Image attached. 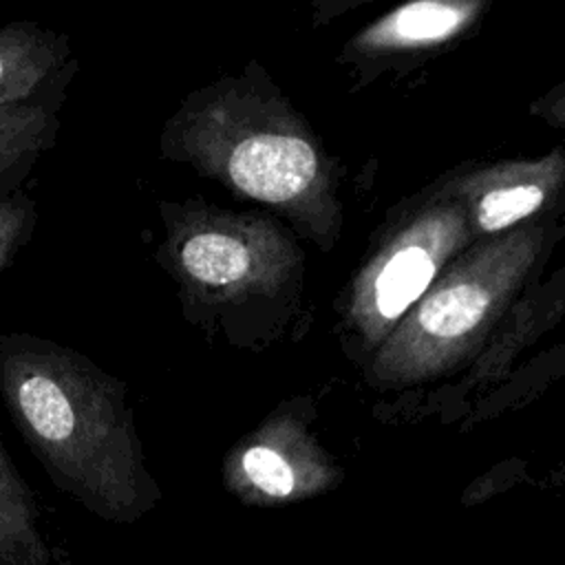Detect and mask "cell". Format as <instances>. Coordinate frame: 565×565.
I'll use <instances>...</instances> for the list:
<instances>
[{"label":"cell","instance_id":"1","mask_svg":"<svg viewBox=\"0 0 565 565\" xmlns=\"http://www.w3.org/2000/svg\"><path fill=\"white\" fill-rule=\"evenodd\" d=\"M157 146L166 161L260 205L320 252L338 245L340 163L256 57L190 90L163 121Z\"/></svg>","mask_w":565,"mask_h":565},{"label":"cell","instance_id":"2","mask_svg":"<svg viewBox=\"0 0 565 565\" xmlns=\"http://www.w3.org/2000/svg\"><path fill=\"white\" fill-rule=\"evenodd\" d=\"M126 393L73 347L0 331V397L15 430L57 490L113 523H135L161 501Z\"/></svg>","mask_w":565,"mask_h":565},{"label":"cell","instance_id":"3","mask_svg":"<svg viewBox=\"0 0 565 565\" xmlns=\"http://www.w3.org/2000/svg\"><path fill=\"white\" fill-rule=\"evenodd\" d=\"M154 263L172 280L181 318L214 344L263 353L305 313L307 258L298 234L265 210L201 196L157 201Z\"/></svg>","mask_w":565,"mask_h":565},{"label":"cell","instance_id":"4","mask_svg":"<svg viewBox=\"0 0 565 565\" xmlns=\"http://www.w3.org/2000/svg\"><path fill=\"white\" fill-rule=\"evenodd\" d=\"M565 234L561 218L472 243L364 364L377 391L408 388L472 366L534 285Z\"/></svg>","mask_w":565,"mask_h":565},{"label":"cell","instance_id":"5","mask_svg":"<svg viewBox=\"0 0 565 565\" xmlns=\"http://www.w3.org/2000/svg\"><path fill=\"white\" fill-rule=\"evenodd\" d=\"M466 210L439 181L395 210L335 298V335L360 369L470 245Z\"/></svg>","mask_w":565,"mask_h":565},{"label":"cell","instance_id":"6","mask_svg":"<svg viewBox=\"0 0 565 565\" xmlns=\"http://www.w3.org/2000/svg\"><path fill=\"white\" fill-rule=\"evenodd\" d=\"M316 415L309 393L274 404L223 455V488L254 508L291 505L338 488L344 470L320 444Z\"/></svg>","mask_w":565,"mask_h":565},{"label":"cell","instance_id":"7","mask_svg":"<svg viewBox=\"0 0 565 565\" xmlns=\"http://www.w3.org/2000/svg\"><path fill=\"white\" fill-rule=\"evenodd\" d=\"M461 201L472 241L565 214V148L534 159L479 163L439 179Z\"/></svg>","mask_w":565,"mask_h":565},{"label":"cell","instance_id":"8","mask_svg":"<svg viewBox=\"0 0 565 565\" xmlns=\"http://www.w3.org/2000/svg\"><path fill=\"white\" fill-rule=\"evenodd\" d=\"M486 0H413L362 26L340 49L338 62L364 84L411 57L435 53L470 33L486 15Z\"/></svg>","mask_w":565,"mask_h":565},{"label":"cell","instance_id":"9","mask_svg":"<svg viewBox=\"0 0 565 565\" xmlns=\"http://www.w3.org/2000/svg\"><path fill=\"white\" fill-rule=\"evenodd\" d=\"M77 71L66 33L35 20L0 26V110L66 88Z\"/></svg>","mask_w":565,"mask_h":565},{"label":"cell","instance_id":"10","mask_svg":"<svg viewBox=\"0 0 565 565\" xmlns=\"http://www.w3.org/2000/svg\"><path fill=\"white\" fill-rule=\"evenodd\" d=\"M565 318V256L539 278L512 309L490 347L470 366L472 382H497L508 375L512 362Z\"/></svg>","mask_w":565,"mask_h":565},{"label":"cell","instance_id":"11","mask_svg":"<svg viewBox=\"0 0 565 565\" xmlns=\"http://www.w3.org/2000/svg\"><path fill=\"white\" fill-rule=\"evenodd\" d=\"M64 90L0 110V196L18 192L42 154L55 146Z\"/></svg>","mask_w":565,"mask_h":565},{"label":"cell","instance_id":"12","mask_svg":"<svg viewBox=\"0 0 565 565\" xmlns=\"http://www.w3.org/2000/svg\"><path fill=\"white\" fill-rule=\"evenodd\" d=\"M0 565H51L26 481L0 444Z\"/></svg>","mask_w":565,"mask_h":565},{"label":"cell","instance_id":"13","mask_svg":"<svg viewBox=\"0 0 565 565\" xmlns=\"http://www.w3.org/2000/svg\"><path fill=\"white\" fill-rule=\"evenodd\" d=\"M38 223L35 201L18 190L0 196V276L11 267L15 256L33 236Z\"/></svg>","mask_w":565,"mask_h":565},{"label":"cell","instance_id":"14","mask_svg":"<svg viewBox=\"0 0 565 565\" xmlns=\"http://www.w3.org/2000/svg\"><path fill=\"white\" fill-rule=\"evenodd\" d=\"M530 115L550 128L565 130V77L530 104Z\"/></svg>","mask_w":565,"mask_h":565}]
</instances>
